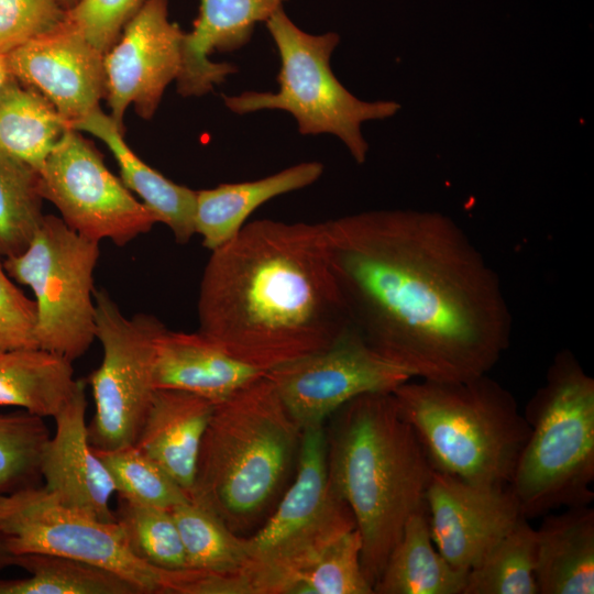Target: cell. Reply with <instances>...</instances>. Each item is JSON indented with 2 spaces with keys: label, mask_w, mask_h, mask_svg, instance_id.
I'll return each mask as SVG.
<instances>
[{
  "label": "cell",
  "mask_w": 594,
  "mask_h": 594,
  "mask_svg": "<svg viewBox=\"0 0 594 594\" xmlns=\"http://www.w3.org/2000/svg\"><path fill=\"white\" fill-rule=\"evenodd\" d=\"M351 326L413 377L488 374L510 344L502 283L465 231L435 211L381 209L324 222Z\"/></svg>",
  "instance_id": "1"
},
{
  "label": "cell",
  "mask_w": 594,
  "mask_h": 594,
  "mask_svg": "<svg viewBox=\"0 0 594 594\" xmlns=\"http://www.w3.org/2000/svg\"><path fill=\"white\" fill-rule=\"evenodd\" d=\"M198 331L265 373L321 351L350 327L322 223L255 220L211 251Z\"/></svg>",
  "instance_id": "2"
},
{
  "label": "cell",
  "mask_w": 594,
  "mask_h": 594,
  "mask_svg": "<svg viewBox=\"0 0 594 594\" xmlns=\"http://www.w3.org/2000/svg\"><path fill=\"white\" fill-rule=\"evenodd\" d=\"M328 419L329 481L353 514L373 586L408 518L426 507L433 469L392 393L360 395Z\"/></svg>",
  "instance_id": "3"
},
{
  "label": "cell",
  "mask_w": 594,
  "mask_h": 594,
  "mask_svg": "<svg viewBox=\"0 0 594 594\" xmlns=\"http://www.w3.org/2000/svg\"><path fill=\"white\" fill-rule=\"evenodd\" d=\"M301 427L265 375L216 404L189 497L239 536L268 515L295 472Z\"/></svg>",
  "instance_id": "4"
},
{
  "label": "cell",
  "mask_w": 594,
  "mask_h": 594,
  "mask_svg": "<svg viewBox=\"0 0 594 594\" xmlns=\"http://www.w3.org/2000/svg\"><path fill=\"white\" fill-rule=\"evenodd\" d=\"M435 471L484 485H509L530 427L514 395L488 374L421 380L392 392Z\"/></svg>",
  "instance_id": "5"
},
{
  "label": "cell",
  "mask_w": 594,
  "mask_h": 594,
  "mask_svg": "<svg viewBox=\"0 0 594 594\" xmlns=\"http://www.w3.org/2000/svg\"><path fill=\"white\" fill-rule=\"evenodd\" d=\"M530 432L509 487L527 519L594 501V380L558 352L525 407Z\"/></svg>",
  "instance_id": "6"
},
{
  "label": "cell",
  "mask_w": 594,
  "mask_h": 594,
  "mask_svg": "<svg viewBox=\"0 0 594 594\" xmlns=\"http://www.w3.org/2000/svg\"><path fill=\"white\" fill-rule=\"evenodd\" d=\"M267 520L245 537V594H288L338 538L356 528L328 476L324 424L302 428L295 474Z\"/></svg>",
  "instance_id": "7"
},
{
  "label": "cell",
  "mask_w": 594,
  "mask_h": 594,
  "mask_svg": "<svg viewBox=\"0 0 594 594\" xmlns=\"http://www.w3.org/2000/svg\"><path fill=\"white\" fill-rule=\"evenodd\" d=\"M266 28L280 59L279 89L276 92L223 95L227 108L238 114L286 111L295 118L299 133L333 134L344 143L356 163H364L369 145L361 132L362 123L387 119L400 106L395 101H363L344 88L330 67L331 54L340 41L337 33H306L289 19L283 7L266 21Z\"/></svg>",
  "instance_id": "8"
},
{
  "label": "cell",
  "mask_w": 594,
  "mask_h": 594,
  "mask_svg": "<svg viewBox=\"0 0 594 594\" xmlns=\"http://www.w3.org/2000/svg\"><path fill=\"white\" fill-rule=\"evenodd\" d=\"M99 256L98 242L48 215L22 253L4 257L8 275L33 292L38 348L73 362L95 342L94 273Z\"/></svg>",
  "instance_id": "9"
},
{
  "label": "cell",
  "mask_w": 594,
  "mask_h": 594,
  "mask_svg": "<svg viewBox=\"0 0 594 594\" xmlns=\"http://www.w3.org/2000/svg\"><path fill=\"white\" fill-rule=\"evenodd\" d=\"M96 340L102 361L88 377L95 416L87 425L89 442L97 449L134 444L156 389V341L166 329L156 317H125L103 290H95Z\"/></svg>",
  "instance_id": "10"
},
{
  "label": "cell",
  "mask_w": 594,
  "mask_h": 594,
  "mask_svg": "<svg viewBox=\"0 0 594 594\" xmlns=\"http://www.w3.org/2000/svg\"><path fill=\"white\" fill-rule=\"evenodd\" d=\"M0 534L14 554L48 553L113 571L143 594H170L173 570L138 559L119 525L103 522L61 504L44 486L0 495Z\"/></svg>",
  "instance_id": "11"
},
{
  "label": "cell",
  "mask_w": 594,
  "mask_h": 594,
  "mask_svg": "<svg viewBox=\"0 0 594 594\" xmlns=\"http://www.w3.org/2000/svg\"><path fill=\"white\" fill-rule=\"evenodd\" d=\"M38 173L44 200L86 239L123 246L157 223L154 213L107 168L99 152L77 130L64 133Z\"/></svg>",
  "instance_id": "12"
},
{
  "label": "cell",
  "mask_w": 594,
  "mask_h": 594,
  "mask_svg": "<svg viewBox=\"0 0 594 594\" xmlns=\"http://www.w3.org/2000/svg\"><path fill=\"white\" fill-rule=\"evenodd\" d=\"M301 427L321 425L341 406L369 393H392L414 378L375 352L351 326L330 346L266 372Z\"/></svg>",
  "instance_id": "13"
},
{
  "label": "cell",
  "mask_w": 594,
  "mask_h": 594,
  "mask_svg": "<svg viewBox=\"0 0 594 594\" xmlns=\"http://www.w3.org/2000/svg\"><path fill=\"white\" fill-rule=\"evenodd\" d=\"M184 32L168 19V0H143L117 42L103 54L106 99L123 130L127 108L148 120L182 63Z\"/></svg>",
  "instance_id": "14"
},
{
  "label": "cell",
  "mask_w": 594,
  "mask_h": 594,
  "mask_svg": "<svg viewBox=\"0 0 594 594\" xmlns=\"http://www.w3.org/2000/svg\"><path fill=\"white\" fill-rule=\"evenodd\" d=\"M426 508L432 541L453 566L469 571L522 516L509 485H484L433 470Z\"/></svg>",
  "instance_id": "15"
},
{
  "label": "cell",
  "mask_w": 594,
  "mask_h": 594,
  "mask_svg": "<svg viewBox=\"0 0 594 594\" xmlns=\"http://www.w3.org/2000/svg\"><path fill=\"white\" fill-rule=\"evenodd\" d=\"M11 75L44 96L72 125L99 109L103 54L67 20L7 55Z\"/></svg>",
  "instance_id": "16"
},
{
  "label": "cell",
  "mask_w": 594,
  "mask_h": 594,
  "mask_svg": "<svg viewBox=\"0 0 594 594\" xmlns=\"http://www.w3.org/2000/svg\"><path fill=\"white\" fill-rule=\"evenodd\" d=\"M85 388L86 382L79 380L70 399L54 417L56 430L41 462L43 486L64 506L103 522H114L110 501L116 488L89 442Z\"/></svg>",
  "instance_id": "17"
},
{
  "label": "cell",
  "mask_w": 594,
  "mask_h": 594,
  "mask_svg": "<svg viewBox=\"0 0 594 594\" xmlns=\"http://www.w3.org/2000/svg\"><path fill=\"white\" fill-rule=\"evenodd\" d=\"M286 0H199L193 30L184 34L177 91L185 97L202 96L237 73L231 63H215L213 52H231L245 45L261 22Z\"/></svg>",
  "instance_id": "18"
},
{
  "label": "cell",
  "mask_w": 594,
  "mask_h": 594,
  "mask_svg": "<svg viewBox=\"0 0 594 594\" xmlns=\"http://www.w3.org/2000/svg\"><path fill=\"white\" fill-rule=\"evenodd\" d=\"M265 374L233 358L199 331L166 328L156 341V388L185 391L218 404Z\"/></svg>",
  "instance_id": "19"
},
{
  "label": "cell",
  "mask_w": 594,
  "mask_h": 594,
  "mask_svg": "<svg viewBox=\"0 0 594 594\" xmlns=\"http://www.w3.org/2000/svg\"><path fill=\"white\" fill-rule=\"evenodd\" d=\"M215 406L211 400L189 392L156 388L134 442L188 495Z\"/></svg>",
  "instance_id": "20"
},
{
  "label": "cell",
  "mask_w": 594,
  "mask_h": 594,
  "mask_svg": "<svg viewBox=\"0 0 594 594\" xmlns=\"http://www.w3.org/2000/svg\"><path fill=\"white\" fill-rule=\"evenodd\" d=\"M543 515L536 529L538 594L594 593V509L590 505Z\"/></svg>",
  "instance_id": "21"
},
{
  "label": "cell",
  "mask_w": 594,
  "mask_h": 594,
  "mask_svg": "<svg viewBox=\"0 0 594 594\" xmlns=\"http://www.w3.org/2000/svg\"><path fill=\"white\" fill-rule=\"evenodd\" d=\"M70 128L90 133L108 146L118 163L124 186L141 198L157 222L167 226L178 244H187L191 240L196 234L197 190L169 180L144 163L125 143L123 130L100 108Z\"/></svg>",
  "instance_id": "22"
},
{
  "label": "cell",
  "mask_w": 594,
  "mask_h": 594,
  "mask_svg": "<svg viewBox=\"0 0 594 594\" xmlns=\"http://www.w3.org/2000/svg\"><path fill=\"white\" fill-rule=\"evenodd\" d=\"M323 173L319 162H305L252 182L221 184L197 190L195 230L212 251L232 239L250 215L266 201L315 183Z\"/></svg>",
  "instance_id": "23"
},
{
  "label": "cell",
  "mask_w": 594,
  "mask_h": 594,
  "mask_svg": "<svg viewBox=\"0 0 594 594\" xmlns=\"http://www.w3.org/2000/svg\"><path fill=\"white\" fill-rule=\"evenodd\" d=\"M468 572L436 548L427 508L414 513L373 585L376 594H463Z\"/></svg>",
  "instance_id": "24"
},
{
  "label": "cell",
  "mask_w": 594,
  "mask_h": 594,
  "mask_svg": "<svg viewBox=\"0 0 594 594\" xmlns=\"http://www.w3.org/2000/svg\"><path fill=\"white\" fill-rule=\"evenodd\" d=\"M72 363L42 348L0 350V406L54 418L78 385Z\"/></svg>",
  "instance_id": "25"
},
{
  "label": "cell",
  "mask_w": 594,
  "mask_h": 594,
  "mask_svg": "<svg viewBox=\"0 0 594 594\" xmlns=\"http://www.w3.org/2000/svg\"><path fill=\"white\" fill-rule=\"evenodd\" d=\"M72 129L40 92L11 76L0 91V152L37 172L64 133Z\"/></svg>",
  "instance_id": "26"
},
{
  "label": "cell",
  "mask_w": 594,
  "mask_h": 594,
  "mask_svg": "<svg viewBox=\"0 0 594 594\" xmlns=\"http://www.w3.org/2000/svg\"><path fill=\"white\" fill-rule=\"evenodd\" d=\"M14 565L30 573L0 580V594H143L142 590L102 566L48 553H22Z\"/></svg>",
  "instance_id": "27"
},
{
  "label": "cell",
  "mask_w": 594,
  "mask_h": 594,
  "mask_svg": "<svg viewBox=\"0 0 594 594\" xmlns=\"http://www.w3.org/2000/svg\"><path fill=\"white\" fill-rule=\"evenodd\" d=\"M170 513L183 541L187 569L239 575L246 560L245 537L232 531L212 509L190 497Z\"/></svg>",
  "instance_id": "28"
},
{
  "label": "cell",
  "mask_w": 594,
  "mask_h": 594,
  "mask_svg": "<svg viewBox=\"0 0 594 594\" xmlns=\"http://www.w3.org/2000/svg\"><path fill=\"white\" fill-rule=\"evenodd\" d=\"M536 528L521 516L469 570L463 594H538L535 580Z\"/></svg>",
  "instance_id": "29"
},
{
  "label": "cell",
  "mask_w": 594,
  "mask_h": 594,
  "mask_svg": "<svg viewBox=\"0 0 594 594\" xmlns=\"http://www.w3.org/2000/svg\"><path fill=\"white\" fill-rule=\"evenodd\" d=\"M40 173L25 162L0 152V255L22 253L45 215Z\"/></svg>",
  "instance_id": "30"
},
{
  "label": "cell",
  "mask_w": 594,
  "mask_h": 594,
  "mask_svg": "<svg viewBox=\"0 0 594 594\" xmlns=\"http://www.w3.org/2000/svg\"><path fill=\"white\" fill-rule=\"evenodd\" d=\"M114 516L128 548L138 559L162 570L187 569L183 541L170 509L119 497Z\"/></svg>",
  "instance_id": "31"
},
{
  "label": "cell",
  "mask_w": 594,
  "mask_h": 594,
  "mask_svg": "<svg viewBox=\"0 0 594 594\" xmlns=\"http://www.w3.org/2000/svg\"><path fill=\"white\" fill-rule=\"evenodd\" d=\"M51 437L42 417L25 410L0 413V495L38 485Z\"/></svg>",
  "instance_id": "32"
},
{
  "label": "cell",
  "mask_w": 594,
  "mask_h": 594,
  "mask_svg": "<svg viewBox=\"0 0 594 594\" xmlns=\"http://www.w3.org/2000/svg\"><path fill=\"white\" fill-rule=\"evenodd\" d=\"M94 450L110 473L119 497L165 509L189 498L162 466L134 444Z\"/></svg>",
  "instance_id": "33"
},
{
  "label": "cell",
  "mask_w": 594,
  "mask_h": 594,
  "mask_svg": "<svg viewBox=\"0 0 594 594\" xmlns=\"http://www.w3.org/2000/svg\"><path fill=\"white\" fill-rule=\"evenodd\" d=\"M356 528L333 541L296 580L288 594H374L361 561Z\"/></svg>",
  "instance_id": "34"
},
{
  "label": "cell",
  "mask_w": 594,
  "mask_h": 594,
  "mask_svg": "<svg viewBox=\"0 0 594 594\" xmlns=\"http://www.w3.org/2000/svg\"><path fill=\"white\" fill-rule=\"evenodd\" d=\"M67 11L63 0H0V54L56 30Z\"/></svg>",
  "instance_id": "35"
},
{
  "label": "cell",
  "mask_w": 594,
  "mask_h": 594,
  "mask_svg": "<svg viewBox=\"0 0 594 594\" xmlns=\"http://www.w3.org/2000/svg\"><path fill=\"white\" fill-rule=\"evenodd\" d=\"M142 1L77 0L67 11V20L94 47L105 54L117 42Z\"/></svg>",
  "instance_id": "36"
},
{
  "label": "cell",
  "mask_w": 594,
  "mask_h": 594,
  "mask_svg": "<svg viewBox=\"0 0 594 594\" xmlns=\"http://www.w3.org/2000/svg\"><path fill=\"white\" fill-rule=\"evenodd\" d=\"M1 257L0 255V350L38 348L35 301L13 283Z\"/></svg>",
  "instance_id": "37"
},
{
  "label": "cell",
  "mask_w": 594,
  "mask_h": 594,
  "mask_svg": "<svg viewBox=\"0 0 594 594\" xmlns=\"http://www.w3.org/2000/svg\"><path fill=\"white\" fill-rule=\"evenodd\" d=\"M15 556L10 551L4 536L0 534V571L14 565Z\"/></svg>",
  "instance_id": "38"
},
{
  "label": "cell",
  "mask_w": 594,
  "mask_h": 594,
  "mask_svg": "<svg viewBox=\"0 0 594 594\" xmlns=\"http://www.w3.org/2000/svg\"><path fill=\"white\" fill-rule=\"evenodd\" d=\"M11 76L7 55L0 54V91Z\"/></svg>",
  "instance_id": "39"
},
{
  "label": "cell",
  "mask_w": 594,
  "mask_h": 594,
  "mask_svg": "<svg viewBox=\"0 0 594 594\" xmlns=\"http://www.w3.org/2000/svg\"><path fill=\"white\" fill-rule=\"evenodd\" d=\"M67 9H70L77 0H63Z\"/></svg>",
  "instance_id": "40"
}]
</instances>
